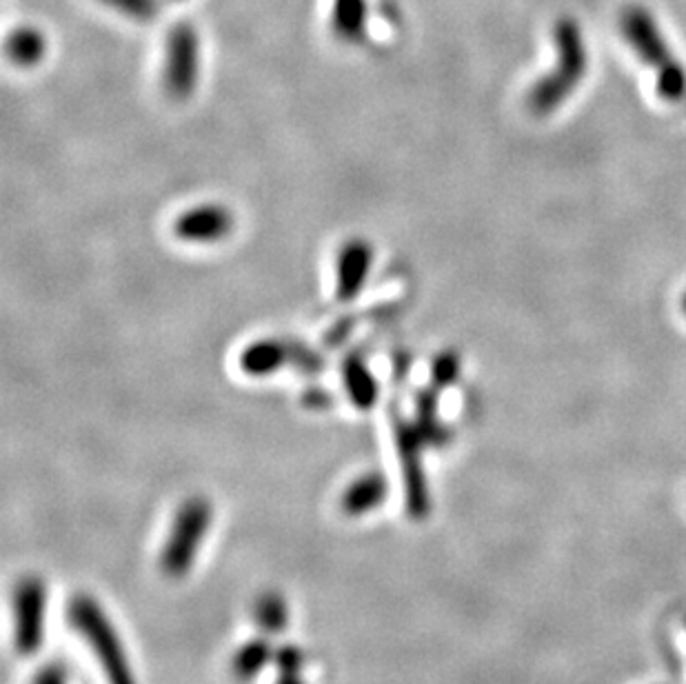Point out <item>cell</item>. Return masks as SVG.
Returning a JSON list of instances; mask_svg holds the SVG:
<instances>
[{"label": "cell", "mask_w": 686, "mask_h": 684, "mask_svg": "<svg viewBox=\"0 0 686 684\" xmlns=\"http://www.w3.org/2000/svg\"><path fill=\"white\" fill-rule=\"evenodd\" d=\"M101 3L136 23H151L161 10L159 0H101Z\"/></svg>", "instance_id": "obj_15"}, {"label": "cell", "mask_w": 686, "mask_h": 684, "mask_svg": "<svg viewBox=\"0 0 686 684\" xmlns=\"http://www.w3.org/2000/svg\"><path fill=\"white\" fill-rule=\"evenodd\" d=\"M236 227L234 211L222 202H202L185 209L172 222V234L191 245H216L232 236Z\"/></svg>", "instance_id": "obj_6"}, {"label": "cell", "mask_w": 686, "mask_h": 684, "mask_svg": "<svg viewBox=\"0 0 686 684\" xmlns=\"http://www.w3.org/2000/svg\"><path fill=\"white\" fill-rule=\"evenodd\" d=\"M396 444H398V459H400V472L405 483V496H407V511L422 520L429 515V487L427 476L422 467V444L425 440L416 431L414 425L405 420H396Z\"/></svg>", "instance_id": "obj_5"}, {"label": "cell", "mask_w": 686, "mask_h": 684, "mask_svg": "<svg viewBox=\"0 0 686 684\" xmlns=\"http://www.w3.org/2000/svg\"><path fill=\"white\" fill-rule=\"evenodd\" d=\"M389 494V483L380 472H369L356 478L342 494V511L349 515H362L377 509Z\"/></svg>", "instance_id": "obj_9"}, {"label": "cell", "mask_w": 686, "mask_h": 684, "mask_svg": "<svg viewBox=\"0 0 686 684\" xmlns=\"http://www.w3.org/2000/svg\"><path fill=\"white\" fill-rule=\"evenodd\" d=\"M369 5L367 0H334L332 3V32L342 43H358L367 34Z\"/></svg>", "instance_id": "obj_11"}, {"label": "cell", "mask_w": 686, "mask_h": 684, "mask_svg": "<svg viewBox=\"0 0 686 684\" xmlns=\"http://www.w3.org/2000/svg\"><path fill=\"white\" fill-rule=\"evenodd\" d=\"M239 364L252 378H269L287 364L302 371H318L325 360L304 345L282 338H260L241 351Z\"/></svg>", "instance_id": "obj_4"}, {"label": "cell", "mask_w": 686, "mask_h": 684, "mask_svg": "<svg viewBox=\"0 0 686 684\" xmlns=\"http://www.w3.org/2000/svg\"><path fill=\"white\" fill-rule=\"evenodd\" d=\"M211 524V505L202 496L187 498L183 507L176 511L174 524L170 529V538L163 547L161 567L170 578H183L207 536V529Z\"/></svg>", "instance_id": "obj_2"}, {"label": "cell", "mask_w": 686, "mask_h": 684, "mask_svg": "<svg viewBox=\"0 0 686 684\" xmlns=\"http://www.w3.org/2000/svg\"><path fill=\"white\" fill-rule=\"evenodd\" d=\"M373 247L364 239L347 241L336 258V295L342 302L356 300L367 285L373 265Z\"/></svg>", "instance_id": "obj_8"}, {"label": "cell", "mask_w": 686, "mask_h": 684, "mask_svg": "<svg viewBox=\"0 0 686 684\" xmlns=\"http://www.w3.org/2000/svg\"><path fill=\"white\" fill-rule=\"evenodd\" d=\"M200 79V38L189 23L176 25L167 36L163 88L165 94L185 103L194 96Z\"/></svg>", "instance_id": "obj_3"}, {"label": "cell", "mask_w": 686, "mask_h": 684, "mask_svg": "<svg viewBox=\"0 0 686 684\" xmlns=\"http://www.w3.org/2000/svg\"><path fill=\"white\" fill-rule=\"evenodd\" d=\"M8 58L19 67H36L47 54V38L40 30L23 25L8 36Z\"/></svg>", "instance_id": "obj_12"}, {"label": "cell", "mask_w": 686, "mask_h": 684, "mask_svg": "<svg viewBox=\"0 0 686 684\" xmlns=\"http://www.w3.org/2000/svg\"><path fill=\"white\" fill-rule=\"evenodd\" d=\"M271 658V647L265 640H254L247 642L234 658V673L241 680H252Z\"/></svg>", "instance_id": "obj_14"}, {"label": "cell", "mask_w": 686, "mask_h": 684, "mask_svg": "<svg viewBox=\"0 0 686 684\" xmlns=\"http://www.w3.org/2000/svg\"><path fill=\"white\" fill-rule=\"evenodd\" d=\"M69 623L96 653L109 684H136L123 645L94 598L75 595L69 602Z\"/></svg>", "instance_id": "obj_1"}, {"label": "cell", "mask_w": 686, "mask_h": 684, "mask_svg": "<svg viewBox=\"0 0 686 684\" xmlns=\"http://www.w3.org/2000/svg\"><path fill=\"white\" fill-rule=\"evenodd\" d=\"M16 651L32 656L45 636V584L40 578H25L14 593Z\"/></svg>", "instance_id": "obj_7"}, {"label": "cell", "mask_w": 686, "mask_h": 684, "mask_svg": "<svg viewBox=\"0 0 686 684\" xmlns=\"http://www.w3.org/2000/svg\"><path fill=\"white\" fill-rule=\"evenodd\" d=\"M455 373H457V360L453 353H442L433 360V367H431V380H433V387L435 390H442V387H449L453 380H455Z\"/></svg>", "instance_id": "obj_16"}, {"label": "cell", "mask_w": 686, "mask_h": 684, "mask_svg": "<svg viewBox=\"0 0 686 684\" xmlns=\"http://www.w3.org/2000/svg\"><path fill=\"white\" fill-rule=\"evenodd\" d=\"M300 671H280L278 684H304L302 677H298Z\"/></svg>", "instance_id": "obj_18"}, {"label": "cell", "mask_w": 686, "mask_h": 684, "mask_svg": "<svg viewBox=\"0 0 686 684\" xmlns=\"http://www.w3.org/2000/svg\"><path fill=\"white\" fill-rule=\"evenodd\" d=\"M342 383L349 401L358 409H371L377 403V380L360 353H349L342 362Z\"/></svg>", "instance_id": "obj_10"}, {"label": "cell", "mask_w": 686, "mask_h": 684, "mask_svg": "<svg viewBox=\"0 0 686 684\" xmlns=\"http://www.w3.org/2000/svg\"><path fill=\"white\" fill-rule=\"evenodd\" d=\"M34 684H65V671L60 666H47L36 675Z\"/></svg>", "instance_id": "obj_17"}, {"label": "cell", "mask_w": 686, "mask_h": 684, "mask_svg": "<svg viewBox=\"0 0 686 684\" xmlns=\"http://www.w3.org/2000/svg\"><path fill=\"white\" fill-rule=\"evenodd\" d=\"M256 623L267 634H280L287 627V604L278 593H267L256 602Z\"/></svg>", "instance_id": "obj_13"}]
</instances>
